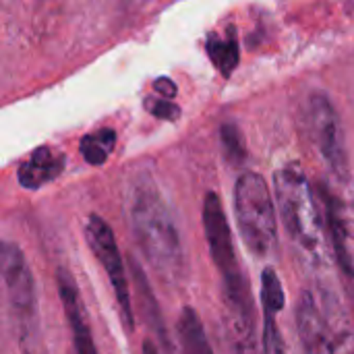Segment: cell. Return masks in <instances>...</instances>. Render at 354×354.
<instances>
[{
	"label": "cell",
	"mask_w": 354,
	"mask_h": 354,
	"mask_svg": "<svg viewBox=\"0 0 354 354\" xmlns=\"http://www.w3.org/2000/svg\"><path fill=\"white\" fill-rule=\"evenodd\" d=\"M56 282H58V297L64 309V317L71 330V340H73V353L75 354H97L95 342L91 336V326L85 313V305L79 297L77 284L71 276L68 270L60 268L56 272Z\"/></svg>",
	"instance_id": "9"
},
{
	"label": "cell",
	"mask_w": 354,
	"mask_h": 354,
	"mask_svg": "<svg viewBox=\"0 0 354 354\" xmlns=\"http://www.w3.org/2000/svg\"><path fill=\"white\" fill-rule=\"evenodd\" d=\"M313 290H305L297 305V328L301 342L309 354H326L330 340V315L326 307V297Z\"/></svg>",
	"instance_id": "10"
},
{
	"label": "cell",
	"mask_w": 354,
	"mask_h": 354,
	"mask_svg": "<svg viewBox=\"0 0 354 354\" xmlns=\"http://www.w3.org/2000/svg\"><path fill=\"white\" fill-rule=\"evenodd\" d=\"M276 199L282 216V226L313 268H326L330 261V232L322 199L313 191L303 166L290 162L274 174Z\"/></svg>",
	"instance_id": "3"
},
{
	"label": "cell",
	"mask_w": 354,
	"mask_h": 354,
	"mask_svg": "<svg viewBox=\"0 0 354 354\" xmlns=\"http://www.w3.org/2000/svg\"><path fill=\"white\" fill-rule=\"evenodd\" d=\"M143 354H160V353H158V348H156L149 340H145V342H143Z\"/></svg>",
	"instance_id": "20"
},
{
	"label": "cell",
	"mask_w": 354,
	"mask_h": 354,
	"mask_svg": "<svg viewBox=\"0 0 354 354\" xmlns=\"http://www.w3.org/2000/svg\"><path fill=\"white\" fill-rule=\"evenodd\" d=\"M153 89L162 95V100H172V97H176V93H178L176 85H174V81H172L170 77H158V79L153 81Z\"/></svg>",
	"instance_id": "19"
},
{
	"label": "cell",
	"mask_w": 354,
	"mask_h": 354,
	"mask_svg": "<svg viewBox=\"0 0 354 354\" xmlns=\"http://www.w3.org/2000/svg\"><path fill=\"white\" fill-rule=\"evenodd\" d=\"M83 236L87 241L89 251L102 263V268L110 280L124 330L133 332L135 330L133 299H131V290H129V282H127V274H124V263H122V257H120V251H118V245H116L110 224L102 216L89 214L85 220V226H83Z\"/></svg>",
	"instance_id": "7"
},
{
	"label": "cell",
	"mask_w": 354,
	"mask_h": 354,
	"mask_svg": "<svg viewBox=\"0 0 354 354\" xmlns=\"http://www.w3.org/2000/svg\"><path fill=\"white\" fill-rule=\"evenodd\" d=\"M205 50L209 60L222 73V77H230L239 66V58H241L236 29H228L226 33H209Z\"/></svg>",
	"instance_id": "12"
},
{
	"label": "cell",
	"mask_w": 354,
	"mask_h": 354,
	"mask_svg": "<svg viewBox=\"0 0 354 354\" xmlns=\"http://www.w3.org/2000/svg\"><path fill=\"white\" fill-rule=\"evenodd\" d=\"M309 133L330 176H353L340 116L328 93L315 91L309 97Z\"/></svg>",
	"instance_id": "8"
},
{
	"label": "cell",
	"mask_w": 354,
	"mask_h": 354,
	"mask_svg": "<svg viewBox=\"0 0 354 354\" xmlns=\"http://www.w3.org/2000/svg\"><path fill=\"white\" fill-rule=\"evenodd\" d=\"M222 143L226 147V153L230 156L232 162H241L245 158V141L236 124H224L222 127Z\"/></svg>",
	"instance_id": "17"
},
{
	"label": "cell",
	"mask_w": 354,
	"mask_h": 354,
	"mask_svg": "<svg viewBox=\"0 0 354 354\" xmlns=\"http://www.w3.org/2000/svg\"><path fill=\"white\" fill-rule=\"evenodd\" d=\"M116 145V133L112 129H100L81 139V156L91 166H102Z\"/></svg>",
	"instance_id": "15"
},
{
	"label": "cell",
	"mask_w": 354,
	"mask_h": 354,
	"mask_svg": "<svg viewBox=\"0 0 354 354\" xmlns=\"http://www.w3.org/2000/svg\"><path fill=\"white\" fill-rule=\"evenodd\" d=\"M203 230L209 247L212 261L222 280L226 326L232 340L234 354H261L255 338V307L251 299V288L243 274L230 224L218 193L209 191L203 199Z\"/></svg>",
	"instance_id": "1"
},
{
	"label": "cell",
	"mask_w": 354,
	"mask_h": 354,
	"mask_svg": "<svg viewBox=\"0 0 354 354\" xmlns=\"http://www.w3.org/2000/svg\"><path fill=\"white\" fill-rule=\"evenodd\" d=\"M334 257L354 278V183L353 176H326L319 185Z\"/></svg>",
	"instance_id": "6"
},
{
	"label": "cell",
	"mask_w": 354,
	"mask_h": 354,
	"mask_svg": "<svg viewBox=\"0 0 354 354\" xmlns=\"http://www.w3.org/2000/svg\"><path fill=\"white\" fill-rule=\"evenodd\" d=\"M64 170V156L56 153L52 147H37L29 160H25L17 172V178L23 189L35 191L54 178H58Z\"/></svg>",
	"instance_id": "11"
},
{
	"label": "cell",
	"mask_w": 354,
	"mask_h": 354,
	"mask_svg": "<svg viewBox=\"0 0 354 354\" xmlns=\"http://www.w3.org/2000/svg\"><path fill=\"white\" fill-rule=\"evenodd\" d=\"M326 307L330 315V340L326 354H354V332L344 322L342 307L332 297H326Z\"/></svg>",
	"instance_id": "14"
},
{
	"label": "cell",
	"mask_w": 354,
	"mask_h": 354,
	"mask_svg": "<svg viewBox=\"0 0 354 354\" xmlns=\"http://www.w3.org/2000/svg\"><path fill=\"white\" fill-rule=\"evenodd\" d=\"M145 108L162 120H176L180 116V108L172 102V100H156V97H147Z\"/></svg>",
	"instance_id": "18"
},
{
	"label": "cell",
	"mask_w": 354,
	"mask_h": 354,
	"mask_svg": "<svg viewBox=\"0 0 354 354\" xmlns=\"http://www.w3.org/2000/svg\"><path fill=\"white\" fill-rule=\"evenodd\" d=\"M261 303H263V313H272V315H278L286 303L280 276L272 268H266L261 272Z\"/></svg>",
	"instance_id": "16"
},
{
	"label": "cell",
	"mask_w": 354,
	"mask_h": 354,
	"mask_svg": "<svg viewBox=\"0 0 354 354\" xmlns=\"http://www.w3.org/2000/svg\"><path fill=\"white\" fill-rule=\"evenodd\" d=\"M234 218L251 255L266 259L278 243V214L266 178L243 172L234 185Z\"/></svg>",
	"instance_id": "5"
},
{
	"label": "cell",
	"mask_w": 354,
	"mask_h": 354,
	"mask_svg": "<svg viewBox=\"0 0 354 354\" xmlns=\"http://www.w3.org/2000/svg\"><path fill=\"white\" fill-rule=\"evenodd\" d=\"M176 332H178V340L183 346V354H214L205 328L201 324V317L197 315L193 307H185L180 311Z\"/></svg>",
	"instance_id": "13"
},
{
	"label": "cell",
	"mask_w": 354,
	"mask_h": 354,
	"mask_svg": "<svg viewBox=\"0 0 354 354\" xmlns=\"http://www.w3.org/2000/svg\"><path fill=\"white\" fill-rule=\"evenodd\" d=\"M133 236L151 266L166 282H178L185 274V247L168 201L149 172H141L131 185Z\"/></svg>",
	"instance_id": "2"
},
{
	"label": "cell",
	"mask_w": 354,
	"mask_h": 354,
	"mask_svg": "<svg viewBox=\"0 0 354 354\" xmlns=\"http://www.w3.org/2000/svg\"><path fill=\"white\" fill-rule=\"evenodd\" d=\"M2 280L8 313L15 326V340L21 354H50L41 332L35 280L23 251L15 243L2 245Z\"/></svg>",
	"instance_id": "4"
}]
</instances>
